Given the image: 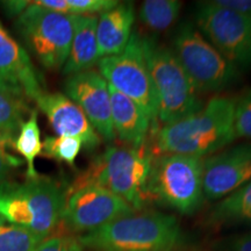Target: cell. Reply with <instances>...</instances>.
<instances>
[{"mask_svg":"<svg viewBox=\"0 0 251 251\" xmlns=\"http://www.w3.org/2000/svg\"><path fill=\"white\" fill-rule=\"evenodd\" d=\"M203 158L179 153H161L153 158L147 184L149 200L170 207L180 214H193L205 200Z\"/></svg>","mask_w":251,"mask_h":251,"instance_id":"cell-6","label":"cell"},{"mask_svg":"<svg viewBox=\"0 0 251 251\" xmlns=\"http://www.w3.org/2000/svg\"><path fill=\"white\" fill-rule=\"evenodd\" d=\"M144 58L158 100V125H169L202 107L196 86L174 50L153 37H141Z\"/></svg>","mask_w":251,"mask_h":251,"instance_id":"cell-5","label":"cell"},{"mask_svg":"<svg viewBox=\"0 0 251 251\" xmlns=\"http://www.w3.org/2000/svg\"><path fill=\"white\" fill-rule=\"evenodd\" d=\"M43 241L19 226L0 225V251H37Z\"/></svg>","mask_w":251,"mask_h":251,"instance_id":"cell-23","label":"cell"},{"mask_svg":"<svg viewBox=\"0 0 251 251\" xmlns=\"http://www.w3.org/2000/svg\"><path fill=\"white\" fill-rule=\"evenodd\" d=\"M211 221L219 225H251V180L216 203Z\"/></svg>","mask_w":251,"mask_h":251,"instance_id":"cell-19","label":"cell"},{"mask_svg":"<svg viewBox=\"0 0 251 251\" xmlns=\"http://www.w3.org/2000/svg\"><path fill=\"white\" fill-rule=\"evenodd\" d=\"M112 105V122L115 136L126 146L139 148L147 143L152 122L133 100L108 85Z\"/></svg>","mask_w":251,"mask_h":251,"instance_id":"cell-17","label":"cell"},{"mask_svg":"<svg viewBox=\"0 0 251 251\" xmlns=\"http://www.w3.org/2000/svg\"><path fill=\"white\" fill-rule=\"evenodd\" d=\"M179 240L178 220L159 212H134L78 237L81 247L97 251H165Z\"/></svg>","mask_w":251,"mask_h":251,"instance_id":"cell-4","label":"cell"},{"mask_svg":"<svg viewBox=\"0 0 251 251\" xmlns=\"http://www.w3.org/2000/svg\"><path fill=\"white\" fill-rule=\"evenodd\" d=\"M37 251H83L78 238L72 236H51L41 243Z\"/></svg>","mask_w":251,"mask_h":251,"instance_id":"cell-27","label":"cell"},{"mask_svg":"<svg viewBox=\"0 0 251 251\" xmlns=\"http://www.w3.org/2000/svg\"><path fill=\"white\" fill-rule=\"evenodd\" d=\"M69 15H94L115 7L117 0H67Z\"/></svg>","mask_w":251,"mask_h":251,"instance_id":"cell-26","label":"cell"},{"mask_svg":"<svg viewBox=\"0 0 251 251\" xmlns=\"http://www.w3.org/2000/svg\"><path fill=\"white\" fill-rule=\"evenodd\" d=\"M181 6L178 0H146L140 6V20L149 30L163 31L176 23Z\"/></svg>","mask_w":251,"mask_h":251,"instance_id":"cell-21","label":"cell"},{"mask_svg":"<svg viewBox=\"0 0 251 251\" xmlns=\"http://www.w3.org/2000/svg\"><path fill=\"white\" fill-rule=\"evenodd\" d=\"M2 224H5V221L1 218H0V225H2Z\"/></svg>","mask_w":251,"mask_h":251,"instance_id":"cell-35","label":"cell"},{"mask_svg":"<svg viewBox=\"0 0 251 251\" xmlns=\"http://www.w3.org/2000/svg\"><path fill=\"white\" fill-rule=\"evenodd\" d=\"M165 251H181V250H179V246H176L174 248H171V249L165 250Z\"/></svg>","mask_w":251,"mask_h":251,"instance_id":"cell-33","label":"cell"},{"mask_svg":"<svg viewBox=\"0 0 251 251\" xmlns=\"http://www.w3.org/2000/svg\"><path fill=\"white\" fill-rule=\"evenodd\" d=\"M135 11L133 2H119L99 14L97 43L99 58L121 54L133 35Z\"/></svg>","mask_w":251,"mask_h":251,"instance_id":"cell-16","label":"cell"},{"mask_svg":"<svg viewBox=\"0 0 251 251\" xmlns=\"http://www.w3.org/2000/svg\"><path fill=\"white\" fill-rule=\"evenodd\" d=\"M0 83L25 99L34 100L43 93L42 78L29 55L0 23Z\"/></svg>","mask_w":251,"mask_h":251,"instance_id":"cell-14","label":"cell"},{"mask_svg":"<svg viewBox=\"0 0 251 251\" xmlns=\"http://www.w3.org/2000/svg\"><path fill=\"white\" fill-rule=\"evenodd\" d=\"M152 161V149L147 143L139 148L111 146L94 157L68 191L90 185L99 186L117 194L139 211L149 200L147 184Z\"/></svg>","mask_w":251,"mask_h":251,"instance_id":"cell-2","label":"cell"},{"mask_svg":"<svg viewBox=\"0 0 251 251\" xmlns=\"http://www.w3.org/2000/svg\"><path fill=\"white\" fill-rule=\"evenodd\" d=\"M212 2L222 8L251 18V0H213Z\"/></svg>","mask_w":251,"mask_h":251,"instance_id":"cell-29","label":"cell"},{"mask_svg":"<svg viewBox=\"0 0 251 251\" xmlns=\"http://www.w3.org/2000/svg\"><path fill=\"white\" fill-rule=\"evenodd\" d=\"M251 180V142L237 144L203 158L205 199L220 200Z\"/></svg>","mask_w":251,"mask_h":251,"instance_id":"cell-12","label":"cell"},{"mask_svg":"<svg viewBox=\"0 0 251 251\" xmlns=\"http://www.w3.org/2000/svg\"><path fill=\"white\" fill-rule=\"evenodd\" d=\"M76 15L49 11L29 2L14 27L28 50L49 70L64 67L70 52Z\"/></svg>","mask_w":251,"mask_h":251,"instance_id":"cell-8","label":"cell"},{"mask_svg":"<svg viewBox=\"0 0 251 251\" xmlns=\"http://www.w3.org/2000/svg\"><path fill=\"white\" fill-rule=\"evenodd\" d=\"M37 107L45 113L50 126L58 136L77 137L86 150L99 147L101 139L93 129L84 112L65 94L43 92L37 97Z\"/></svg>","mask_w":251,"mask_h":251,"instance_id":"cell-15","label":"cell"},{"mask_svg":"<svg viewBox=\"0 0 251 251\" xmlns=\"http://www.w3.org/2000/svg\"><path fill=\"white\" fill-rule=\"evenodd\" d=\"M81 148L83 142L77 137L47 136L42 142L41 155L54 161L74 165Z\"/></svg>","mask_w":251,"mask_h":251,"instance_id":"cell-24","label":"cell"},{"mask_svg":"<svg viewBox=\"0 0 251 251\" xmlns=\"http://www.w3.org/2000/svg\"><path fill=\"white\" fill-rule=\"evenodd\" d=\"M196 26L238 70L251 68V18L216 6L198 4Z\"/></svg>","mask_w":251,"mask_h":251,"instance_id":"cell-10","label":"cell"},{"mask_svg":"<svg viewBox=\"0 0 251 251\" xmlns=\"http://www.w3.org/2000/svg\"><path fill=\"white\" fill-rule=\"evenodd\" d=\"M30 112L26 99L11 91L0 89V130L15 139L25 122V115Z\"/></svg>","mask_w":251,"mask_h":251,"instance_id":"cell-22","label":"cell"},{"mask_svg":"<svg viewBox=\"0 0 251 251\" xmlns=\"http://www.w3.org/2000/svg\"><path fill=\"white\" fill-rule=\"evenodd\" d=\"M97 23L98 17L96 15H76L70 52L63 67V72L68 76L91 70L100 59L97 43Z\"/></svg>","mask_w":251,"mask_h":251,"instance_id":"cell-18","label":"cell"},{"mask_svg":"<svg viewBox=\"0 0 251 251\" xmlns=\"http://www.w3.org/2000/svg\"><path fill=\"white\" fill-rule=\"evenodd\" d=\"M234 112V99L214 97L190 117L153 129L155 148L159 153L201 158L218 152L236 140Z\"/></svg>","mask_w":251,"mask_h":251,"instance_id":"cell-1","label":"cell"},{"mask_svg":"<svg viewBox=\"0 0 251 251\" xmlns=\"http://www.w3.org/2000/svg\"><path fill=\"white\" fill-rule=\"evenodd\" d=\"M64 92L79 107L100 137L111 142L115 139L112 122V105L107 81L99 72L86 70L68 76Z\"/></svg>","mask_w":251,"mask_h":251,"instance_id":"cell-13","label":"cell"},{"mask_svg":"<svg viewBox=\"0 0 251 251\" xmlns=\"http://www.w3.org/2000/svg\"><path fill=\"white\" fill-rule=\"evenodd\" d=\"M20 133L13 141V147L24 157L27 163V178H35L39 176L35 170V158L42 153L41 130L37 121V111H31L29 118L21 125Z\"/></svg>","mask_w":251,"mask_h":251,"instance_id":"cell-20","label":"cell"},{"mask_svg":"<svg viewBox=\"0 0 251 251\" xmlns=\"http://www.w3.org/2000/svg\"><path fill=\"white\" fill-rule=\"evenodd\" d=\"M68 191L54 178L0 184V218L47 240L62 222Z\"/></svg>","mask_w":251,"mask_h":251,"instance_id":"cell-3","label":"cell"},{"mask_svg":"<svg viewBox=\"0 0 251 251\" xmlns=\"http://www.w3.org/2000/svg\"><path fill=\"white\" fill-rule=\"evenodd\" d=\"M98 68L108 85L136 102L151 120V130L156 129L158 100L139 34L133 33L121 54L100 58Z\"/></svg>","mask_w":251,"mask_h":251,"instance_id":"cell-9","label":"cell"},{"mask_svg":"<svg viewBox=\"0 0 251 251\" xmlns=\"http://www.w3.org/2000/svg\"><path fill=\"white\" fill-rule=\"evenodd\" d=\"M0 89H2V90H7V89H6V87H5L4 85H2L1 83H0ZM7 91H9V90H7Z\"/></svg>","mask_w":251,"mask_h":251,"instance_id":"cell-34","label":"cell"},{"mask_svg":"<svg viewBox=\"0 0 251 251\" xmlns=\"http://www.w3.org/2000/svg\"><path fill=\"white\" fill-rule=\"evenodd\" d=\"M234 130L237 139L251 140V87L235 100Z\"/></svg>","mask_w":251,"mask_h":251,"instance_id":"cell-25","label":"cell"},{"mask_svg":"<svg viewBox=\"0 0 251 251\" xmlns=\"http://www.w3.org/2000/svg\"><path fill=\"white\" fill-rule=\"evenodd\" d=\"M29 2L30 1H27V0H7V1L0 2V5L9 17H15V15L19 17L29 6Z\"/></svg>","mask_w":251,"mask_h":251,"instance_id":"cell-31","label":"cell"},{"mask_svg":"<svg viewBox=\"0 0 251 251\" xmlns=\"http://www.w3.org/2000/svg\"><path fill=\"white\" fill-rule=\"evenodd\" d=\"M174 52L199 93L220 92L240 79V70L202 35L193 23L178 27Z\"/></svg>","mask_w":251,"mask_h":251,"instance_id":"cell-7","label":"cell"},{"mask_svg":"<svg viewBox=\"0 0 251 251\" xmlns=\"http://www.w3.org/2000/svg\"><path fill=\"white\" fill-rule=\"evenodd\" d=\"M134 212L137 211L117 194L90 185L68 191L62 221L69 230L83 235Z\"/></svg>","mask_w":251,"mask_h":251,"instance_id":"cell-11","label":"cell"},{"mask_svg":"<svg viewBox=\"0 0 251 251\" xmlns=\"http://www.w3.org/2000/svg\"><path fill=\"white\" fill-rule=\"evenodd\" d=\"M23 165V161L9 153L0 152V184L4 183L12 169Z\"/></svg>","mask_w":251,"mask_h":251,"instance_id":"cell-30","label":"cell"},{"mask_svg":"<svg viewBox=\"0 0 251 251\" xmlns=\"http://www.w3.org/2000/svg\"><path fill=\"white\" fill-rule=\"evenodd\" d=\"M218 251H251V231L224 241L219 244Z\"/></svg>","mask_w":251,"mask_h":251,"instance_id":"cell-28","label":"cell"},{"mask_svg":"<svg viewBox=\"0 0 251 251\" xmlns=\"http://www.w3.org/2000/svg\"><path fill=\"white\" fill-rule=\"evenodd\" d=\"M13 137L9 136L5 131L0 130V152L7 153V149L13 147Z\"/></svg>","mask_w":251,"mask_h":251,"instance_id":"cell-32","label":"cell"}]
</instances>
